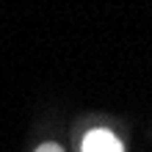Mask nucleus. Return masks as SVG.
<instances>
[{"label":"nucleus","mask_w":152,"mask_h":152,"mask_svg":"<svg viewBox=\"0 0 152 152\" xmlns=\"http://www.w3.org/2000/svg\"><path fill=\"white\" fill-rule=\"evenodd\" d=\"M80 152H124V144L113 136L108 127H94L86 133Z\"/></svg>","instance_id":"1"},{"label":"nucleus","mask_w":152,"mask_h":152,"mask_svg":"<svg viewBox=\"0 0 152 152\" xmlns=\"http://www.w3.org/2000/svg\"><path fill=\"white\" fill-rule=\"evenodd\" d=\"M33 152H64V147L56 144V141H44V144H39Z\"/></svg>","instance_id":"2"}]
</instances>
